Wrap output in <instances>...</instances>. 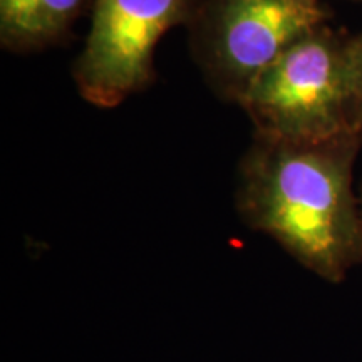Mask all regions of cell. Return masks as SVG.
<instances>
[{
	"instance_id": "52a82bcc",
	"label": "cell",
	"mask_w": 362,
	"mask_h": 362,
	"mask_svg": "<svg viewBox=\"0 0 362 362\" xmlns=\"http://www.w3.org/2000/svg\"><path fill=\"white\" fill-rule=\"evenodd\" d=\"M298 2L309 4V6H320V2H319V0H298Z\"/></svg>"
},
{
	"instance_id": "7a4b0ae2",
	"label": "cell",
	"mask_w": 362,
	"mask_h": 362,
	"mask_svg": "<svg viewBox=\"0 0 362 362\" xmlns=\"http://www.w3.org/2000/svg\"><path fill=\"white\" fill-rule=\"evenodd\" d=\"M351 39L325 22L262 72L238 103L255 136L288 143L362 138Z\"/></svg>"
},
{
	"instance_id": "5b68a950",
	"label": "cell",
	"mask_w": 362,
	"mask_h": 362,
	"mask_svg": "<svg viewBox=\"0 0 362 362\" xmlns=\"http://www.w3.org/2000/svg\"><path fill=\"white\" fill-rule=\"evenodd\" d=\"M94 0H0V42L29 54L57 44Z\"/></svg>"
},
{
	"instance_id": "ba28073f",
	"label": "cell",
	"mask_w": 362,
	"mask_h": 362,
	"mask_svg": "<svg viewBox=\"0 0 362 362\" xmlns=\"http://www.w3.org/2000/svg\"><path fill=\"white\" fill-rule=\"evenodd\" d=\"M359 203H361V215H362V197H361V202Z\"/></svg>"
},
{
	"instance_id": "3957f363",
	"label": "cell",
	"mask_w": 362,
	"mask_h": 362,
	"mask_svg": "<svg viewBox=\"0 0 362 362\" xmlns=\"http://www.w3.org/2000/svg\"><path fill=\"white\" fill-rule=\"evenodd\" d=\"M327 19L322 6L298 0H202L188 27L206 83L238 104L262 72Z\"/></svg>"
},
{
	"instance_id": "277c9868",
	"label": "cell",
	"mask_w": 362,
	"mask_h": 362,
	"mask_svg": "<svg viewBox=\"0 0 362 362\" xmlns=\"http://www.w3.org/2000/svg\"><path fill=\"white\" fill-rule=\"evenodd\" d=\"M202 0H94L86 44L72 71L81 98L112 110L153 81L156 45L189 25Z\"/></svg>"
},
{
	"instance_id": "6da1fadb",
	"label": "cell",
	"mask_w": 362,
	"mask_h": 362,
	"mask_svg": "<svg viewBox=\"0 0 362 362\" xmlns=\"http://www.w3.org/2000/svg\"><path fill=\"white\" fill-rule=\"evenodd\" d=\"M361 144L362 138L288 143L255 136L238 166L242 220L334 284L362 262L361 203L352 192Z\"/></svg>"
},
{
	"instance_id": "8992f818",
	"label": "cell",
	"mask_w": 362,
	"mask_h": 362,
	"mask_svg": "<svg viewBox=\"0 0 362 362\" xmlns=\"http://www.w3.org/2000/svg\"><path fill=\"white\" fill-rule=\"evenodd\" d=\"M351 49H352V61H354L357 86H359V93L362 99V33L359 35H354V37L351 39Z\"/></svg>"
}]
</instances>
